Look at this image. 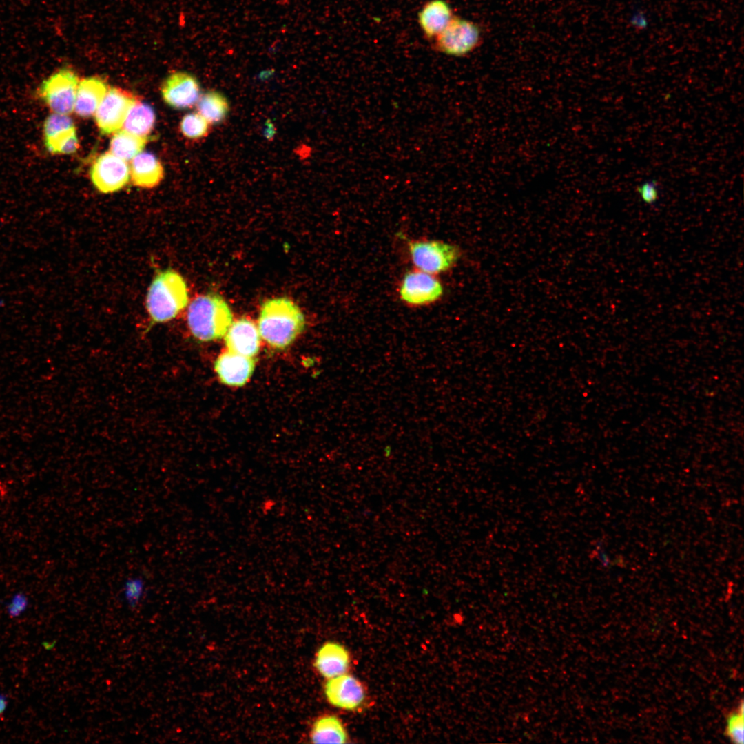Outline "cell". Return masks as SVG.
<instances>
[{"label": "cell", "mask_w": 744, "mask_h": 744, "mask_svg": "<svg viewBox=\"0 0 744 744\" xmlns=\"http://www.w3.org/2000/svg\"><path fill=\"white\" fill-rule=\"evenodd\" d=\"M304 326V314L288 298H271L261 306L258 329L260 337L273 348L284 349L290 346Z\"/></svg>", "instance_id": "obj_1"}, {"label": "cell", "mask_w": 744, "mask_h": 744, "mask_svg": "<svg viewBox=\"0 0 744 744\" xmlns=\"http://www.w3.org/2000/svg\"><path fill=\"white\" fill-rule=\"evenodd\" d=\"M186 281L176 271L169 268L158 271L146 295L145 306L151 324L167 322L188 305Z\"/></svg>", "instance_id": "obj_2"}, {"label": "cell", "mask_w": 744, "mask_h": 744, "mask_svg": "<svg viewBox=\"0 0 744 744\" xmlns=\"http://www.w3.org/2000/svg\"><path fill=\"white\" fill-rule=\"evenodd\" d=\"M187 327L200 342H211L224 337L232 324V313L225 299L218 293L198 296L187 305Z\"/></svg>", "instance_id": "obj_3"}, {"label": "cell", "mask_w": 744, "mask_h": 744, "mask_svg": "<svg viewBox=\"0 0 744 744\" xmlns=\"http://www.w3.org/2000/svg\"><path fill=\"white\" fill-rule=\"evenodd\" d=\"M408 248L417 269L433 275L451 269L461 257L457 246L438 240H411Z\"/></svg>", "instance_id": "obj_4"}, {"label": "cell", "mask_w": 744, "mask_h": 744, "mask_svg": "<svg viewBox=\"0 0 744 744\" xmlns=\"http://www.w3.org/2000/svg\"><path fill=\"white\" fill-rule=\"evenodd\" d=\"M79 83L74 70L63 68L43 81L37 94L52 113L68 115L74 109Z\"/></svg>", "instance_id": "obj_5"}, {"label": "cell", "mask_w": 744, "mask_h": 744, "mask_svg": "<svg viewBox=\"0 0 744 744\" xmlns=\"http://www.w3.org/2000/svg\"><path fill=\"white\" fill-rule=\"evenodd\" d=\"M435 39L437 51L447 55L460 56L470 53L479 45L481 32L475 23L453 16Z\"/></svg>", "instance_id": "obj_6"}, {"label": "cell", "mask_w": 744, "mask_h": 744, "mask_svg": "<svg viewBox=\"0 0 744 744\" xmlns=\"http://www.w3.org/2000/svg\"><path fill=\"white\" fill-rule=\"evenodd\" d=\"M137 101L130 92L112 87L95 112L96 123L101 133L108 135L120 130L131 107Z\"/></svg>", "instance_id": "obj_7"}, {"label": "cell", "mask_w": 744, "mask_h": 744, "mask_svg": "<svg viewBox=\"0 0 744 744\" xmlns=\"http://www.w3.org/2000/svg\"><path fill=\"white\" fill-rule=\"evenodd\" d=\"M90 175L94 187L101 192H117L130 179V167L125 161L110 152L100 155L92 164Z\"/></svg>", "instance_id": "obj_8"}, {"label": "cell", "mask_w": 744, "mask_h": 744, "mask_svg": "<svg viewBox=\"0 0 744 744\" xmlns=\"http://www.w3.org/2000/svg\"><path fill=\"white\" fill-rule=\"evenodd\" d=\"M44 145L52 154H72L79 148V140L72 119L65 114L52 113L44 121Z\"/></svg>", "instance_id": "obj_9"}, {"label": "cell", "mask_w": 744, "mask_h": 744, "mask_svg": "<svg viewBox=\"0 0 744 744\" xmlns=\"http://www.w3.org/2000/svg\"><path fill=\"white\" fill-rule=\"evenodd\" d=\"M399 293L403 302L421 306L437 300L443 294V287L434 275L417 269L404 275Z\"/></svg>", "instance_id": "obj_10"}, {"label": "cell", "mask_w": 744, "mask_h": 744, "mask_svg": "<svg viewBox=\"0 0 744 744\" xmlns=\"http://www.w3.org/2000/svg\"><path fill=\"white\" fill-rule=\"evenodd\" d=\"M324 690L328 702L344 710H358L366 699L363 684L357 678L347 673L327 679Z\"/></svg>", "instance_id": "obj_11"}, {"label": "cell", "mask_w": 744, "mask_h": 744, "mask_svg": "<svg viewBox=\"0 0 744 744\" xmlns=\"http://www.w3.org/2000/svg\"><path fill=\"white\" fill-rule=\"evenodd\" d=\"M161 94L170 107L178 109L190 108L196 104L200 96L199 83L193 75L176 72L169 75L161 86Z\"/></svg>", "instance_id": "obj_12"}, {"label": "cell", "mask_w": 744, "mask_h": 744, "mask_svg": "<svg viewBox=\"0 0 744 744\" xmlns=\"http://www.w3.org/2000/svg\"><path fill=\"white\" fill-rule=\"evenodd\" d=\"M255 363L254 358L227 350L216 358L214 370L224 384L241 386L245 384L253 375Z\"/></svg>", "instance_id": "obj_13"}, {"label": "cell", "mask_w": 744, "mask_h": 744, "mask_svg": "<svg viewBox=\"0 0 744 744\" xmlns=\"http://www.w3.org/2000/svg\"><path fill=\"white\" fill-rule=\"evenodd\" d=\"M224 337L228 351L251 358L259 351L261 337L258 329L247 318L232 322Z\"/></svg>", "instance_id": "obj_14"}, {"label": "cell", "mask_w": 744, "mask_h": 744, "mask_svg": "<svg viewBox=\"0 0 744 744\" xmlns=\"http://www.w3.org/2000/svg\"><path fill=\"white\" fill-rule=\"evenodd\" d=\"M350 661L349 652L343 645L328 641L318 650L313 665L321 676L330 679L347 673Z\"/></svg>", "instance_id": "obj_15"}, {"label": "cell", "mask_w": 744, "mask_h": 744, "mask_svg": "<svg viewBox=\"0 0 744 744\" xmlns=\"http://www.w3.org/2000/svg\"><path fill=\"white\" fill-rule=\"evenodd\" d=\"M107 85L97 76L83 79L78 85L74 109L82 118L94 114L107 92Z\"/></svg>", "instance_id": "obj_16"}, {"label": "cell", "mask_w": 744, "mask_h": 744, "mask_svg": "<svg viewBox=\"0 0 744 744\" xmlns=\"http://www.w3.org/2000/svg\"><path fill=\"white\" fill-rule=\"evenodd\" d=\"M130 173L133 183L143 188L157 186L164 176L162 164L150 152H141L133 158Z\"/></svg>", "instance_id": "obj_17"}, {"label": "cell", "mask_w": 744, "mask_h": 744, "mask_svg": "<svg viewBox=\"0 0 744 744\" xmlns=\"http://www.w3.org/2000/svg\"><path fill=\"white\" fill-rule=\"evenodd\" d=\"M453 17L452 10L444 0L427 2L418 14L419 25L425 35L435 38Z\"/></svg>", "instance_id": "obj_18"}, {"label": "cell", "mask_w": 744, "mask_h": 744, "mask_svg": "<svg viewBox=\"0 0 744 744\" xmlns=\"http://www.w3.org/2000/svg\"><path fill=\"white\" fill-rule=\"evenodd\" d=\"M310 738L313 743H345L348 741V734L337 716L326 714L313 723Z\"/></svg>", "instance_id": "obj_19"}, {"label": "cell", "mask_w": 744, "mask_h": 744, "mask_svg": "<svg viewBox=\"0 0 744 744\" xmlns=\"http://www.w3.org/2000/svg\"><path fill=\"white\" fill-rule=\"evenodd\" d=\"M198 113L209 124H219L225 119L229 111V104L225 95L210 90L200 95L196 103Z\"/></svg>", "instance_id": "obj_20"}, {"label": "cell", "mask_w": 744, "mask_h": 744, "mask_svg": "<svg viewBox=\"0 0 744 744\" xmlns=\"http://www.w3.org/2000/svg\"><path fill=\"white\" fill-rule=\"evenodd\" d=\"M155 113L145 103L136 101L130 110L123 125L125 130L141 136H147L154 128Z\"/></svg>", "instance_id": "obj_21"}, {"label": "cell", "mask_w": 744, "mask_h": 744, "mask_svg": "<svg viewBox=\"0 0 744 744\" xmlns=\"http://www.w3.org/2000/svg\"><path fill=\"white\" fill-rule=\"evenodd\" d=\"M147 142V136H138L125 130H118L111 139L110 152L124 161H129L142 152Z\"/></svg>", "instance_id": "obj_22"}, {"label": "cell", "mask_w": 744, "mask_h": 744, "mask_svg": "<svg viewBox=\"0 0 744 744\" xmlns=\"http://www.w3.org/2000/svg\"><path fill=\"white\" fill-rule=\"evenodd\" d=\"M210 124L199 113H189L182 118L180 128L182 134L189 139L206 137L210 130Z\"/></svg>", "instance_id": "obj_23"}, {"label": "cell", "mask_w": 744, "mask_h": 744, "mask_svg": "<svg viewBox=\"0 0 744 744\" xmlns=\"http://www.w3.org/2000/svg\"><path fill=\"white\" fill-rule=\"evenodd\" d=\"M146 586L145 580L138 576H133L125 579L123 586V595L127 606L135 608L145 595Z\"/></svg>", "instance_id": "obj_24"}, {"label": "cell", "mask_w": 744, "mask_h": 744, "mask_svg": "<svg viewBox=\"0 0 744 744\" xmlns=\"http://www.w3.org/2000/svg\"><path fill=\"white\" fill-rule=\"evenodd\" d=\"M743 703L727 716L725 734L734 743H743L744 733Z\"/></svg>", "instance_id": "obj_25"}, {"label": "cell", "mask_w": 744, "mask_h": 744, "mask_svg": "<svg viewBox=\"0 0 744 744\" xmlns=\"http://www.w3.org/2000/svg\"><path fill=\"white\" fill-rule=\"evenodd\" d=\"M29 603L28 597L25 593L22 592H16L6 603V614L10 619L19 618L28 610Z\"/></svg>", "instance_id": "obj_26"}, {"label": "cell", "mask_w": 744, "mask_h": 744, "mask_svg": "<svg viewBox=\"0 0 744 744\" xmlns=\"http://www.w3.org/2000/svg\"><path fill=\"white\" fill-rule=\"evenodd\" d=\"M641 200L648 205H654L659 199V186L654 180L644 181L637 188Z\"/></svg>", "instance_id": "obj_27"}, {"label": "cell", "mask_w": 744, "mask_h": 744, "mask_svg": "<svg viewBox=\"0 0 744 744\" xmlns=\"http://www.w3.org/2000/svg\"><path fill=\"white\" fill-rule=\"evenodd\" d=\"M8 705L9 699L8 696L4 693L0 692V717L6 712Z\"/></svg>", "instance_id": "obj_28"}, {"label": "cell", "mask_w": 744, "mask_h": 744, "mask_svg": "<svg viewBox=\"0 0 744 744\" xmlns=\"http://www.w3.org/2000/svg\"><path fill=\"white\" fill-rule=\"evenodd\" d=\"M391 453H392V448L391 447V446H389V445L385 446L384 448V453L385 456H386V457L390 456Z\"/></svg>", "instance_id": "obj_29"}]
</instances>
